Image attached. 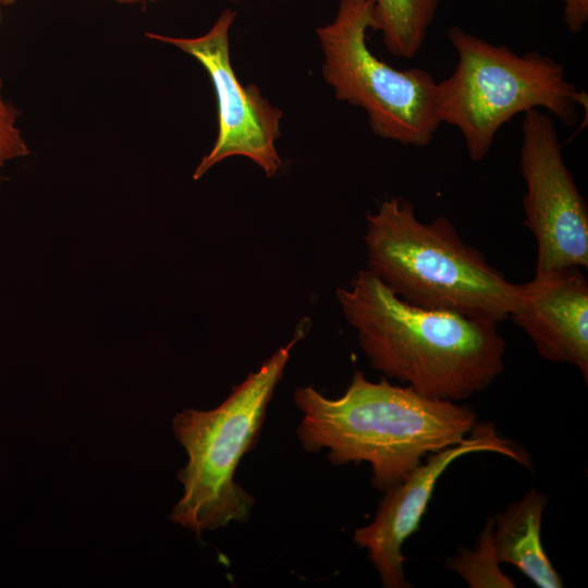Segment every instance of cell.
Here are the masks:
<instances>
[{
  "label": "cell",
  "mask_w": 588,
  "mask_h": 588,
  "mask_svg": "<svg viewBox=\"0 0 588 588\" xmlns=\"http://www.w3.org/2000/svg\"><path fill=\"white\" fill-rule=\"evenodd\" d=\"M336 297L370 366L425 396L460 402L504 369L497 322L411 304L368 269Z\"/></svg>",
  "instance_id": "cell-1"
},
{
  "label": "cell",
  "mask_w": 588,
  "mask_h": 588,
  "mask_svg": "<svg viewBox=\"0 0 588 588\" xmlns=\"http://www.w3.org/2000/svg\"><path fill=\"white\" fill-rule=\"evenodd\" d=\"M294 403L302 413L296 429L302 448L327 450L335 465L367 462L373 488L383 492L429 454L462 442L478 424L468 405L425 396L384 377L372 382L362 371L338 399L299 387Z\"/></svg>",
  "instance_id": "cell-2"
},
{
  "label": "cell",
  "mask_w": 588,
  "mask_h": 588,
  "mask_svg": "<svg viewBox=\"0 0 588 588\" xmlns=\"http://www.w3.org/2000/svg\"><path fill=\"white\" fill-rule=\"evenodd\" d=\"M368 270L404 301L501 322L510 317L515 283L467 245L444 216L420 221L401 197L367 215Z\"/></svg>",
  "instance_id": "cell-3"
},
{
  "label": "cell",
  "mask_w": 588,
  "mask_h": 588,
  "mask_svg": "<svg viewBox=\"0 0 588 588\" xmlns=\"http://www.w3.org/2000/svg\"><path fill=\"white\" fill-rule=\"evenodd\" d=\"M309 327L308 319L302 320L291 341L234 385L216 408H186L173 417L174 436L187 455L177 473L183 494L170 514L173 523L199 535L248 522L255 498L235 481V471L257 443L291 351Z\"/></svg>",
  "instance_id": "cell-4"
},
{
  "label": "cell",
  "mask_w": 588,
  "mask_h": 588,
  "mask_svg": "<svg viewBox=\"0 0 588 588\" xmlns=\"http://www.w3.org/2000/svg\"><path fill=\"white\" fill-rule=\"evenodd\" d=\"M446 37L457 64L437 83V118L461 132L473 161L489 154L498 131L517 113L542 108L573 126L578 107L587 109V93L578 90L551 57L538 51L517 54L458 26L449 27Z\"/></svg>",
  "instance_id": "cell-5"
},
{
  "label": "cell",
  "mask_w": 588,
  "mask_h": 588,
  "mask_svg": "<svg viewBox=\"0 0 588 588\" xmlns=\"http://www.w3.org/2000/svg\"><path fill=\"white\" fill-rule=\"evenodd\" d=\"M375 27L371 0H340L333 21L316 28L322 77L338 100L365 110L375 135L428 146L440 126L437 82L424 69L396 70L373 54L367 32Z\"/></svg>",
  "instance_id": "cell-6"
},
{
  "label": "cell",
  "mask_w": 588,
  "mask_h": 588,
  "mask_svg": "<svg viewBox=\"0 0 588 588\" xmlns=\"http://www.w3.org/2000/svg\"><path fill=\"white\" fill-rule=\"evenodd\" d=\"M519 167L536 272L588 268V207L563 160L554 121L539 109L524 112Z\"/></svg>",
  "instance_id": "cell-7"
},
{
  "label": "cell",
  "mask_w": 588,
  "mask_h": 588,
  "mask_svg": "<svg viewBox=\"0 0 588 588\" xmlns=\"http://www.w3.org/2000/svg\"><path fill=\"white\" fill-rule=\"evenodd\" d=\"M236 16L232 9L220 13L212 27L196 38H177L146 33L150 38L169 45L195 58L208 73L217 98L218 135L212 149L204 156L194 180L211 167L232 156H243L260 167L267 177H273L282 167L275 148L280 137L282 111L272 107L258 86H244L230 60L229 30Z\"/></svg>",
  "instance_id": "cell-8"
},
{
  "label": "cell",
  "mask_w": 588,
  "mask_h": 588,
  "mask_svg": "<svg viewBox=\"0 0 588 588\" xmlns=\"http://www.w3.org/2000/svg\"><path fill=\"white\" fill-rule=\"evenodd\" d=\"M477 452L498 453L530 466L527 452L501 437L492 422H478L462 442L429 454L404 480L384 491L373 520L354 531V542L367 550L383 587H409L403 544L418 530L442 474L458 457Z\"/></svg>",
  "instance_id": "cell-9"
},
{
  "label": "cell",
  "mask_w": 588,
  "mask_h": 588,
  "mask_svg": "<svg viewBox=\"0 0 588 588\" xmlns=\"http://www.w3.org/2000/svg\"><path fill=\"white\" fill-rule=\"evenodd\" d=\"M550 362L576 367L588 381V282L580 268L536 272L516 285L510 317Z\"/></svg>",
  "instance_id": "cell-10"
},
{
  "label": "cell",
  "mask_w": 588,
  "mask_h": 588,
  "mask_svg": "<svg viewBox=\"0 0 588 588\" xmlns=\"http://www.w3.org/2000/svg\"><path fill=\"white\" fill-rule=\"evenodd\" d=\"M548 498L529 489L493 517V542L500 563L514 565L540 588H561L555 571L541 541V520Z\"/></svg>",
  "instance_id": "cell-11"
},
{
  "label": "cell",
  "mask_w": 588,
  "mask_h": 588,
  "mask_svg": "<svg viewBox=\"0 0 588 588\" xmlns=\"http://www.w3.org/2000/svg\"><path fill=\"white\" fill-rule=\"evenodd\" d=\"M376 27L390 53L412 59L420 50L439 0H371Z\"/></svg>",
  "instance_id": "cell-12"
},
{
  "label": "cell",
  "mask_w": 588,
  "mask_h": 588,
  "mask_svg": "<svg viewBox=\"0 0 588 588\" xmlns=\"http://www.w3.org/2000/svg\"><path fill=\"white\" fill-rule=\"evenodd\" d=\"M493 542V517H488L475 550L460 549L446 560L449 569L462 576L473 588H513L515 583L499 567Z\"/></svg>",
  "instance_id": "cell-13"
},
{
  "label": "cell",
  "mask_w": 588,
  "mask_h": 588,
  "mask_svg": "<svg viewBox=\"0 0 588 588\" xmlns=\"http://www.w3.org/2000/svg\"><path fill=\"white\" fill-rule=\"evenodd\" d=\"M16 111L3 100L0 83V169L4 162L29 154L21 131L15 126ZM0 174V182L2 181Z\"/></svg>",
  "instance_id": "cell-14"
},
{
  "label": "cell",
  "mask_w": 588,
  "mask_h": 588,
  "mask_svg": "<svg viewBox=\"0 0 588 588\" xmlns=\"http://www.w3.org/2000/svg\"><path fill=\"white\" fill-rule=\"evenodd\" d=\"M564 22L573 34L580 33L588 21V0H563Z\"/></svg>",
  "instance_id": "cell-15"
},
{
  "label": "cell",
  "mask_w": 588,
  "mask_h": 588,
  "mask_svg": "<svg viewBox=\"0 0 588 588\" xmlns=\"http://www.w3.org/2000/svg\"><path fill=\"white\" fill-rule=\"evenodd\" d=\"M120 3H137V2H146V1H155V0H114Z\"/></svg>",
  "instance_id": "cell-16"
},
{
  "label": "cell",
  "mask_w": 588,
  "mask_h": 588,
  "mask_svg": "<svg viewBox=\"0 0 588 588\" xmlns=\"http://www.w3.org/2000/svg\"><path fill=\"white\" fill-rule=\"evenodd\" d=\"M14 0H0V5L1 4H10L12 3Z\"/></svg>",
  "instance_id": "cell-17"
}]
</instances>
